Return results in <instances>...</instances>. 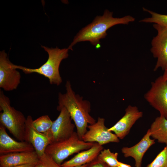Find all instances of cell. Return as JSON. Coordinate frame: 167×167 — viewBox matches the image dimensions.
Wrapping results in <instances>:
<instances>
[{"instance_id":"8","label":"cell","mask_w":167,"mask_h":167,"mask_svg":"<svg viewBox=\"0 0 167 167\" xmlns=\"http://www.w3.org/2000/svg\"><path fill=\"white\" fill-rule=\"evenodd\" d=\"M9 60L4 50L0 52V88L10 91L16 89L20 83L21 75Z\"/></svg>"},{"instance_id":"14","label":"cell","mask_w":167,"mask_h":167,"mask_svg":"<svg viewBox=\"0 0 167 167\" xmlns=\"http://www.w3.org/2000/svg\"><path fill=\"white\" fill-rule=\"evenodd\" d=\"M149 129L141 140L135 145L130 147H123L121 152L124 157H131L135 161V167H142V161L144 154L152 145L155 140L152 139Z\"/></svg>"},{"instance_id":"5","label":"cell","mask_w":167,"mask_h":167,"mask_svg":"<svg viewBox=\"0 0 167 167\" xmlns=\"http://www.w3.org/2000/svg\"><path fill=\"white\" fill-rule=\"evenodd\" d=\"M95 143L85 142L80 139L76 132L64 141L49 144L45 152L51 156L59 165L73 154L89 149Z\"/></svg>"},{"instance_id":"27","label":"cell","mask_w":167,"mask_h":167,"mask_svg":"<svg viewBox=\"0 0 167 167\" xmlns=\"http://www.w3.org/2000/svg\"><path fill=\"white\" fill-rule=\"evenodd\" d=\"M87 166H88V164L82 165L77 166H75L74 167H87Z\"/></svg>"},{"instance_id":"23","label":"cell","mask_w":167,"mask_h":167,"mask_svg":"<svg viewBox=\"0 0 167 167\" xmlns=\"http://www.w3.org/2000/svg\"><path fill=\"white\" fill-rule=\"evenodd\" d=\"M87 167H110L97 158L88 164Z\"/></svg>"},{"instance_id":"1","label":"cell","mask_w":167,"mask_h":167,"mask_svg":"<svg viewBox=\"0 0 167 167\" xmlns=\"http://www.w3.org/2000/svg\"><path fill=\"white\" fill-rule=\"evenodd\" d=\"M65 88V93H58V105L57 109L58 111L63 107L66 109L74 122L79 138L82 140V137L88 131V124L92 125L96 122L90 114L91 103L75 94L70 81H66Z\"/></svg>"},{"instance_id":"15","label":"cell","mask_w":167,"mask_h":167,"mask_svg":"<svg viewBox=\"0 0 167 167\" xmlns=\"http://www.w3.org/2000/svg\"><path fill=\"white\" fill-rule=\"evenodd\" d=\"M39 156L35 151L0 155V167H12L27 164H36Z\"/></svg>"},{"instance_id":"25","label":"cell","mask_w":167,"mask_h":167,"mask_svg":"<svg viewBox=\"0 0 167 167\" xmlns=\"http://www.w3.org/2000/svg\"><path fill=\"white\" fill-rule=\"evenodd\" d=\"M35 164H27L15 166L12 167H35Z\"/></svg>"},{"instance_id":"12","label":"cell","mask_w":167,"mask_h":167,"mask_svg":"<svg viewBox=\"0 0 167 167\" xmlns=\"http://www.w3.org/2000/svg\"><path fill=\"white\" fill-rule=\"evenodd\" d=\"M33 120L30 115H28L26 118L24 140L33 146L40 157L45 153L46 148L50 143L48 138L44 133L38 131L33 127Z\"/></svg>"},{"instance_id":"4","label":"cell","mask_w":167,"mask_h":167,"mask_svg":"<svg viewBox=\"0 0 167 167\" xmlns=\"http://www.w3.org/2000/svg\"><path fill=\"white\" fill-rule=\"evenodd\" d=\"M9 97L0 90V124L20 141H24L26 118L20 111L10 105Z\"/></svg>"},{"instance_id":"19","label":"cell","mask_w":167,"mask_h":167,"mask_svg":"<svg viewBox=\"0 0 167 167\" xmlns=\"http://www.w3.org/2000/svg\"><path fill=\"white\" fill-rule=\"evenodd\" d=\"M144 11L151 15V17L143 19L139 22L146 23H153L165 27H167V15L159 14L144 7L143 8Z\"/></svg>"},{"instance_id":"2","label":"cell","mask_w":167,"mask_h":167,"mask_svg":"<svg viewBox=\"0 0 167 167\" xmlns=\"http://www.w3.org/2000/svg\"><path fill=\"white\" fill-rule=\"evenodd\" d=\"M113 12L106 10L103 15L97 16L92 23L79 31L68 48L72 50V47L77 43L86 41L99 48L101 46L100 40L105 37L109 28L118 24H128L135 20L130 15L119 18L113 17Z\"/></svg>"},{"instance_id":"17","label":"cell","mask_w":167,"mask_h":167,"mask_svg":"<svg viewBox=\"0 0 167 167\" xmlns=\"http://www.w3.org/2000/svg\"><path fill=\"white\" fill-rule=\"evenodd\" d=\"M151 137L160 143L167 145V119L160 116L156 117L149 129Z\"/></svg>"},{"instance_id":"11","label":"cell","mask_w":167,"mask_h":167,"mask_svg":"<svg viewBox=\"0 0 167 167\" xmlns=\"http://www.w3.org/2000/svg\"><path fill=\"white\" fill-rule=\"evenodd\" d=\"M143 116V113L136 106L129 105L125 110L123 116L113 126L108 128L119 139H123L129 133L133 126Z\"/></svg>"},{"instance_id":"24","label":"cell","mask_w":167,"mask_h":167,"mask_svg":"<svg viewBox=\"0 0 167 167\" xmlns=\"http://www.w3.org/2000/svg\"><path fill=\"white\" fill-rule=\"evenodd\" d=\"M118 167H133L129 165L125 164L122 162L118 161Z\"/></svg>"},{"instance_id":"13","label":"cell","mask_w":167,"mask_h":167,"mask_svg":"<svg viewBox=\"0 0 167 167\" xmlns=\"http://www.w3.org/2000/svg\"><path fill=\"white\" fill-rule=\"evenodd\" d=\"M34 151H35L34 148L28 142L26 141L18 142L13 139L7 133L6 128L0 124V155Z\"/></svg>"},{"instance_id":"22","label":"cell","mask_w":167,"mask_h":167,"mask_svg":"<svg viewBox=\"0 0 167 167\" xmlns=\"http://www.w3.org/2000/svg\"><path fill=\"white\" fill-rule=\"evenodd\" d=\"M35 167H61L49 155L45 153L39 157Z\"/></svg>"},{"instance_id":"10","label":"cell","mask_w":167,"mask_h":167,"mask_svg":"<svg viewBox=\"0 0 167 167\" xmlns=\"http://www.w3.org/2000/svg\"><path fill=\"white\" fill-rule=\"evenodd\" d=\"M104 118L99 117L95 123L88 125V130L82 140L87 142L96 143L102 146L111 142L119 143L120 139L115 134L108 130Z\"/></svg>"},{"instance_id":"9","label":"cell","mask_w":167,"mask_h":167,"mask_svg":"<svg viewBox=\"0 0 167 167\" xmlns=\"http://www.w3.org/2000/svg\"><path fill=\"white\" fill-rule=\"evenodd\" d=\"M153 26L157 32L152 41L150 49L153 57L157 59L153 71L160 68L164 71L167 67V27L155 24Z\"/></svg>"},{"instance_id":"26","label":"cell","mask_w":167,"mask_h":167,"mask_svg":"<svg viewBox=\"0 0 167 167\" xmlns=\"http://www.w3.org/2000/svg\"><path fill=\"white\" fill-rule=\"evenodd\" d=\"M164 71V72L162 76L163 79L167 83V67Z\"/></svg>"},{"instance_id":"6","label":"cell","mask_w":167,"mask_h":167,"mask_svg":"<svg viewBox=\"0 0 167 167\" xmlns=\"http://www.w3.org/2000/svg\"><path fill=\"white\" fill-rule=\"evenodd\" d=\"M60 113L53 122L50 129L44 133L48 138L49 144L65 140L73 134L75 127L71 121L70 115L64 107L59 111Z\"/></svg>"},{"instance_id":"20","label":"cell","mask_w":167,"mask_h":167,"mask_svg":"<svg viewBox=\"0 0 167 167\" xmlns=\"http://www.w3.org/2000/svg\"><path fill=\"white\" fill-rule=\"evenodd\" d=\"M53 122L48 115L41 116L33 120L32 125L38 131L45 133L51 128Z\"/></svg>"},{"instance_id":"7","label":"cell","mask_w":167,"mask_h":167,"mask_svg":"<svg viewBox=\"0 0 167 167\" xmlns=\"http://www.w3.org/2000/svg\"><path fill=\"white\" fill-rule=\"evenodd\" d=\"M149 104L167 119V83L162 75L152 82L150 88L144 96Z\"/></svg>"},{"instance_id":"3","label":"cell","mask_w":167,"mask_h":167,"mask_svg":"<svg viewBox=\"0 0 167 167\" xmlns=\"http://www.w3.org/2000/svg\"><path fill=\"white\" fill-rule=\"evenodd\" d=\"M48 54L46 62L38 68L32 69L14 65L16 69L22 70L26 74L36 73L44 76L49 79L51 84L59 85L62 82L59 72V67L62 61L68 58L69 49L49 48L42 46Z\"/></svg>"},{"instance_id":"16","label":"cell","mask_w":167,"mask_h":167,"mask_svg":"<svg viewBox=\"0 0 167 167\" xmlns=\"http://www.w3.org/2000/svg\"><path fill=\"white\" fill-rule=\"evenodd\" d=\"M104 149L103 146L95 143L88 149L78 153L71 159L62 163L61 167H74L88 164L96 158Z\"/></svg>"},{"instance_id":"18","label":"cell","mask_w":167,"mask_h":167,"mask_svg":"<svg viewBox=\"0 0 167 167\" xmlns=\"http://www.w3.org/2000/svg\"><path fill=\"white\" fill-rule=\"evenodd\" d=\"M118 152H112L108 148L103 149L101 151L97 158L110 167H118Z\"/></svg>"},{"instance_id":"21","label":"cell","mask_w":167,"mask_h":167,"mask_svg":"<svg viewBox=\"0 0 167 167\" xmlns=\"http://www.w3.org/2000/svg\"><path fill=\"white\" fill-rule=\"evenodd\" d=\"M146 167H167V145Z\"/></svg>"}]
</instances>
